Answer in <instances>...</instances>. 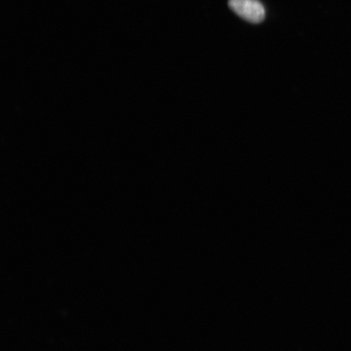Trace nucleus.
Returning <instances> with one entry per match:
<instances>
[{
    "label": "nucleus",
    "mask_w": 351,
    "mask_h": 351,
    "mask_svg": "<svg viewBox=\"0 0 351 351\" xmlns=\"http://www.w3.org/2000/svg\"><path fill=\"white\" fill-rule=\"evenodd\" d=\"M229 6L237 15L252 23H261L265 20V8L258 0H230Z\"/></svg>",
    "instance_id": "1"
}]
</instances>
